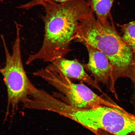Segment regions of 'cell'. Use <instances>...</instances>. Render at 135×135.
Masks as SVG:
<instances>
[{"instance_id":"1","label":"cell","mask_w":135,"mask_h":135,"mask_svg":"<svg viewBox=\"0 0 135 135\" xmlns=\"http://www.w3.org/2000/svg\"><path fill=\"white\" fill-rule=\"evenodd\" d=\"M45 11L42 16L44 23L42 45L38 51L30 54L26 61L29 65L37 60L51 63L65 57L70 51L82 20L93 11L86 0H69L62 3L42 4Z\"/></svg>"},{"instance_id":"2","label":"cell","mask_w":135,"mask_h":135,"mask_svg":"<svg viewBox=\"0 0 135 135\" xmlns=\"http://www.w3.org/2000/svg\"><path fill=\"white\" fill-rule=\"evenodd\" d=\"M109 20L102 24L93 11L80 22L74 40L97 48L107 57L116 90V83L121 78H129L135 85V63L132 50L117 31L111 16Z\"/></svg>"},{"instance_id":"3","label":"cell","mask_w":135,"mask_h":135,"mask_svg":"<svg viewBox=\"0 0 135 135\" xmlns=\"http://www.w3.org/2000/svg\"><path fill=\"white\" fill-rule=\"evenodd\" d=\"M16 24V34L12 52L10 53L4 37L1 35L6 56V64L0 68L7 90V104L5 119L11 114L15 115L21 103H24L29 97L31 81L25 71L22 60L21 32V25Z\"/></svg>"},{"instance_id":"4","label":"cell","mask_w":135,"mask_h":135,"mask_svg":"<svg viewBox=\"0 0 135 135\" xmlns=\"http://www.w3.org/2000/svg\"><path fill=\"white\" fill-rule=\"evenodd\" d=\"M33 74L44 79L58 91L54 96L60 98L63 102L73 107L88 109L102 105L114 107L117 105L97 95L84 84L74 83L63 74L46 67L37 70Z\"/></svg>"},{"instance_id":"5","label":"cell","mask_w":135,"mask_h":135,"mask_svg":"<svg viewBox=\"0 0 135 135\" xmlns=\"http://www.w3.org/2000/svg\"><path fill=\"white\" fill-rule=\"evenodd\" d=\"M88 52L89 61L86 67L97 83L105 85L116 96L112 85V66L107 57L97 49L88 44L84 45Z\"/></svg>"},{"instance_id":"6","label":"cell","mask_w":135,"mask_h":135,"mask_svg":"<svg viewBox=\"0 0 135 135\" xmlns=\"http://www.w3.org/2000/svg\"><path fill=\"white\" fill-rule=\"evenodd\" d=\"M46 67L50 70L61 73L69 78L88 84L103 93L99 84L86 72L83 66L77 61L62 57L54 60Z\"/></svg>"},{"instance_id":"7","label":"cell","mask_w":135,"mask_h":135,"mask_svg":"<svg viewBox=\"0 0 135 135\" xmlns=\"http://www.w3.org/2000/svg\"><path fill=\"white\" fill-rule=\"evenodd\" d=\"M114 0H88L91 9L95 13L98 21L105 23L111 16L110 11Z\"/></svg>"},{"instance_id":"8","label":"cell","mask_w":135,"mask_h":135,"mask_svg":"<svg viewBox=\"0 0 135 135\" xmlns=\"http://www.w3.org/2000/svg\"><path fill=\"white\" fill-rule=\"evenodd\" d=\"M117 26L120 28L123 40L130 47L134 54L135 63V21Z\"/></svg>"},{"instance_id":"9","label":"cell","mask_w":135,"mask_h":135,"mask_svg":"<svg viewBox=\"0 0 135 135\" xmlns=\"http://www.w3.org/2000/svg\"><path fill=\"white\" fill-rule=\"evenodd\" d=\"M69 0H30L25 4L20 5L17 8L20 9L28 10L38 6H41L43 3L46 2H52L56 3H62Z\"/></svg>"}]
</instances>
